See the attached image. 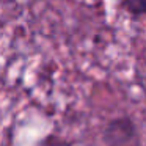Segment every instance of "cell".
Returning a JSON list of instances; mask_svg holds the SVG:
<instances>
[{
    "instance_id": "obj_1",
    "label": "cell",
    "mask_w": 146,
    "mask_h": 146,
    "mask_svg": "<svg viewBox=\"0 0 146 146\" xmlns=\"http://www.w3.org/2000/svg\"><path fill=\"white\" fill-rule=\"evenodd\" d=\"M135 135V126L129 118L110 121L104 130V141L108 146H126Z\"/></svg>"
},
{
    "instance_id": "obj_2",
    "label": "cell",
    "mask_w": 146,
    "mask_h": 146,
    "mask_svg": "<svg viewBox=\"0 0 146 146\" xmlns=\"http://www.w3.org/2000/svg\"><path fill=\"white\" fill-rule=\"evenodd\" d=\"M124 5L133 14L146 13V0H124Z\"/></svg>"
}]
</instances>
